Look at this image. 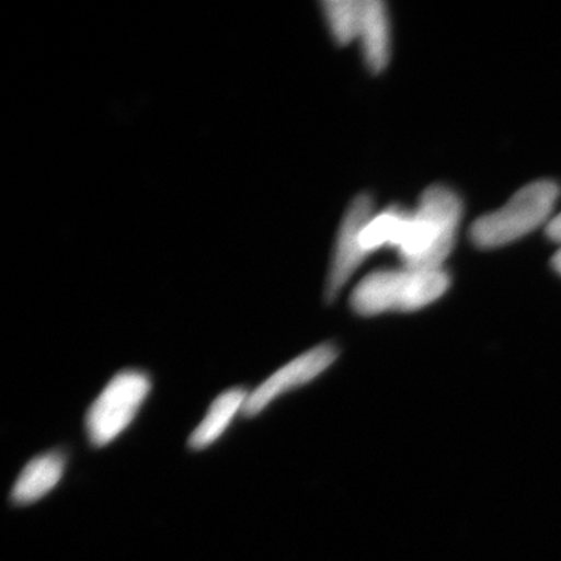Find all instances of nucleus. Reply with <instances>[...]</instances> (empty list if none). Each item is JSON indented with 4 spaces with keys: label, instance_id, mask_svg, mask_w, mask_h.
Segmentation results:
<instances>
[{
    "label": "nucleus",
    "instance_id": "1",
    "mask_svg": "<svg viewBox=\"0 0 561 561\" xmlns=\"http://www.w3.org/2000/svg\"><path fill=\"white\" fill-rule=\"evenodd\" d=\"M461 219V202L445 186H431L421 195L419 208L411 213L408 234L400 253L411 271H437L451 254Z\"/></svg>",
    "mask_w": 561,
    "mask_h": 561
},
{
    "label": "nucleus",
    "instance_id": "2",
    "mask_svg": "<svg viewBox=\"0 0 561 561\" xmlns=\"http://www.w3.org/2000/svg\"><path fill=\"white\" fill-rule=\"evenodd\" d=\"M449 287L448 273L437 271H378L365 276L351 295L354 312L364 317L412 312L437 301Z\"/></svg>",
    "mask_w": 561,
    "mask_h": 561
},
{
    "label": "nucleus",
    "instance_id": "3",
    "mask_svg": "<svg viewBox=\"0 0 561 561\" xmlns=\"http://www.w3.org/2000/svg\"><path fill=\"white\" fill-rule=\"evenodd\" d=\"M560 195L553 181L541 180L516 192L511 202L472 225L470 238L479 249H496L537 230L551 216Z\"/></svg>",
    "mask_w": 561,
    "mask_h": 561
},
{
    "label": "nucleus",
    "instance_id": "4",
    "mask_svg": "<svg viewBox=\"0 0 561 561\" xmlns=\"http://www.w3.org/2000/svg\"><path fill=\"white\" fill-rule=\"evenodd\" d=\"M151 381L146 373L125 370L117 373L92 402L87 413V432L92 446L103 448L127 430L147 400Z\"/></svg>",
    "mask_w": 561,
    "mask_h": 561
},
{
    "label": "nucleus",
    "instance_id": "5",
    "mask_svg": "<svg viewBox=\"0 0 561 561\" xmlns=\"http://www.w3.org/2000/svg\"><path fill=\"white\" fill-rule=\"evenodd\" d=\"M373 198L368 194H360L351 203L345 217H343L341 230H339L337 243H335L334 256H332L330 276H328L324 297L328 301H334L339 297L345 284L353 273L368 256L367 250L362 247V232L373 219Z\"/></svg>",
    "mask_w": 561,
    "mask_h": 561
},
{
    "label": "nucleus",
    "instance_id": "6",
    "mask_svg": "<svg viewBox=\"0 0 561 561\" xmlns=\"http://www.w3.org/2000/svg\"><path fill=\"white\" fill-rule=\"evenodd\" d=\"M339 351L331 343L316 346V348L306 351L305 354L298 356L297 359L290 360L284 365L278 371L273 373L267 381L261 383L249 394V400L243 408V415H260L272 401L280 394L286 393L298 387L306 386L320 376L321 373L328 370L334 360L337 359Z\"/></svg>",
    "mask_w": 561,
    "mask_h": 561
},
{
    "label": "nucleus",
    "instance_id": "7",
    "mask_svg": "<svg viewBox=\"0 0 561 561\" xmlns=\"http://www.w3.org/2000/svg\"><path fill=\"white\" fill-rule=\"evenodd\" d=\"M66 460L60 453H47L25 465L14 482L11 500L18 505H28L43 500L60 483Z\"/></svg>",
    "mask_w": 561,
    "mask_h": 561
},
{
    "label": "nucleus",
    "instance_id": "8",
    "mask_svg": "<svg viewBox=\"0 0 561 561\" xmlns=\"http://www.w3.org/2000/svg\"><path fill=\"white\" fill-rule=\"evenodd\" d=\"M359 39L367 68L371 73L382 72L390 60V24L381 0H364Z\"/></svg>",
    "mask_w": 561,
    "mask_h": 561
},
{
    "label": "nucleus",
    "instance_id": "9",
    "mask_svg": "<svg viewBox=\"0 0 561 561\" xmlns=\"http://www.w3.org/2000/svg\"><path fill=\"white\" fill-rule=\"evenodd\" d=\"M249 391L245 389H230L224 391L209 405L208 413L202 423L195 427L190 438V446L195 451L208 448L214 442L219 440L224 432L230 427L231 421L238 413H243L245 402L249 400Z\"/></svg>",
    "mask_w": 561,
    "mask_h": 561
},
{
    "label": "nucleus",
    "instance_id": "10",
    "mask_svg": "<svg viewBox=\"0 0 561 561\" xmlns=\"http://www.w3.org/2000/svg\"><path fill=\"white\" fill-rule=\"evenodd\" d=\"M321 7L335 43L346 46L359 38L364 0H327Z\"/></svg>",
    "mask_w": 561,
    "mask_h": 561
},
{
    "label": "nucleus",
    "instance_id": "11",
    "mask_svg": "<svg viewBox=\"0 0 561 561\" xmlns=\"http://www.w3.org/2000/svg\"><path fill=\"white\" fill-rule=\"evenodd\" d=\"M546 232H548L551 241L561 243V214H559L556 219L549 221L548 230H546Z\"/></svg>",
    "mask_w": 561,
    "mask_h": 561
},
{
    "label": "nucleus",
    "instance_id": "12",
    "mask_svg": "<svg viewBox=\"0 0 561 561\" xmlns=\"http://www.w3.org/2000/svg\"><path fill=\"white\" fill-rule=\"evenodd\" d=\"M552 267L561 275V249L557 251L556 256L552 257Z\"/></svg>",
    "mask_w": 561,
    "mask_h": 561
}]
</instances>
